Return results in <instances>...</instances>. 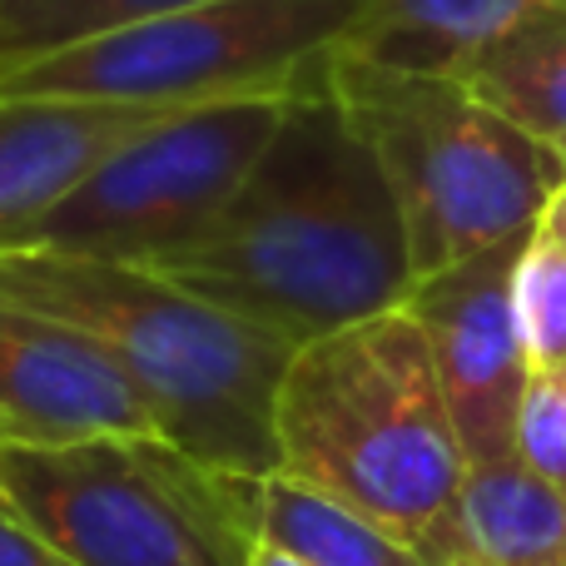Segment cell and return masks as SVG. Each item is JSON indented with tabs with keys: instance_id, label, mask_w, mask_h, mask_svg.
<instances>
[{
	"instance_id": "obj_1",
	"label": "cell",
	"mask_w": 566,
	"mask_h": 566,
	"mask_svg": "<svg viewBox=\"0 0 566 566\" xmlns=\"http://www.w3.org/2000/svg\"><path fill=\"white\" fill-rule=\"evenodd\" d=\"M149 269L293 348L402 308L418 283L398 199L328 70L283 99L274 139L214 224Z\"/></svg>"
},
{
	"instance_id": "obj_10",
	"label": "cell",
	"mask_w": 566,
	"mask_h": 566,
	"mask_svg": "<svg viewBox=\"0 0 566 566\" xmlns=\"http://www.w3.org/2000/svg\"><path fill=\"white\" fill-rule=\"evenodd\" d=\"M175 115L159 105L0 95V254L25 249L45 214L125 139Z\"/></svg>"
},
{
	"instance_id": "obj_13",
	"label": "cell",
	"mask_w": 566,
	"mask_h": 566,
	"mask_svg": "<svg viewBox=\"0 0 566 566\" xmlns=\"http://www.w3.org/2000/svg\"><path fill=\"white\" fill-rule=\"evenodd\" d=\"M532 6L547 0H363L343 50L398 70L458 75L482 40H492Z\"/></svg>"
},
{
	"instance_id": "obj_5",
	"label": "cell",
	"mask_w": 566,
	"mask_h": 566,
	"mask_svg": "<svg viewBox=\"0 0 566 566\" xmlns=\"http://www.w3.org/2000/svg\"><path fill=\"white\" fill-rule=\"evenodd\" d=\"M259 482L159 432L0 448V497L80 566H254Z\"/></svg>"
},
{
	"instance_id": "obj_17",
	"label": "cell",
	"mask_w": 566,
	"mask_h": 566,
	"mask_svg": "<svg viewBox=\"0 0 566 566\" xmlns=\"http://www.w3.org/2000/svg\"><path fill=\"white\" fill-rule=\"evenodd\" d=\"M512 458L552 488H566V368H542L527 378Z\"/></svg>"
},
{
	"instance_id": "obj_9",
	"label": "cell",
	"mask_w": 566,
	"mask_h": 566,
	"mask_svg": "<svg viewBox=\"0 0 566 566\" xmlns=\"http://www.w3.org/2000/svg\"><path fill=\"white\" fill-rule=\"evenodd\" d=\"M159 432L149 402L99 343L0 298V448Z\"/></svg>"
},
{
	"instance_id": "obj_8",
	"label": "cell",
	"mask_w": 566,
	"mask_h": 566,
	"mask_svg": "<svg viewBox=\"0 0 566 566\" xmlns=\"http://www.w3.org/2000/svg\"><path fill=\"white\" fill-rule=\"evenodd\" d=\"M527 234H512L482 254L418 279L402 298V308L418 318L428 338L468 468L512 458V438H517V408L532 368L517 303H512V274Z\"/></svg>"
},
{
	"instance_id": "obj_20",
	"label": "cell",
	"mask_w": 566,
	"mask_h": 566,
	"mask_svg": "<svg viewBox=\"0 0 566 566\" xmlns=\"http://www.w3.org/2000/svg\"><path fill=\"white\" fill-rule=\"evenodd\" d=\"M428 562H432V566H478V562L468 557V552H462V542H458V532H452V527L442 532V542L428 552Z\"/></svg>"
},
{
	"instance_id": "obj_18",
	"label": "cell",
	"mask_w": 566,
	"mask_h": 566,
	"mask_svg": "<svg viewBox=\"0 0 566 566\" xmlns=\"http://www.w3.org/2000/svg\"><path fill=\"white\" fill-rule=\"evenodd\" d=\"M0 566H80V562L65 557L50 537H40V532L0 497Z\"/></svg>"
},
{
	"instance_id": "obj_16",
	"label": "cell",
	"mask_w": 566,
	"mask_h": 566,
	"mask_svg": "<svg viewBox=\"0 0 566 566\" xmlns=\"http://www.w3.org/2000/svg\"><path fill=\"white\" fill-rule=\"evenodd\" d=\"M512 303H517L522 343H527V368H566V249L537 224L517 254Z\"/></svg>"
},
{
	"instance_id": "obj_15",
	"label": "cell",
	"mask_w": 566,
	"mask_h": 566,
	"mask_svg": "<svg viewBox=\"0 0 566 566\" xmlns=\"http://www.w3.org/2000/svg\"><path fill=\"white\" fill-rule=\"evenodd\" d=\"M195 0H0V65L35 60Z\"/></svg>"
},
{
	"instance_id": "obj_21",
	"label": "cell",
	"mask_w": 566,
	"mask_h": 566,
	"mask_svg": "<svg viewBox=\"0 0 566 566\" xmlns=\"http://www.w3.org/2000/svg\"><path fill=\"white\" fill-rule=\"evenodd\" d=\"M254 566H303V562H293L289 552H279V547H264V542H259V552H254Z\"/></svg>"
},
{
	"instance_id": "obj_6",
	"label": "cell",
	"mask_w": 566,
	"mask_h": 566,
	"mask_svg": "<svg viewBox=\"0 0 566 566\" xmlns=\"http://www.w3.org/2000/svg\"><path fill=\"white\" fill-rule=\"evenodd\" d=\"M363 0H195L139 25L0 65V95L199 109L289 99L348 45Z\"/></svg>"
},
{
	"instance_id": "obj_7",
	"label": "cell",
	"mask_w": 566,
	"mask_h": 566,
	"mask_svg": "<svg viewBox=\"0 0 566 566\" xmlns=\"http://www.w3.org/2000/svg\"><path fill=\"white\" fill-rule=\"evenodd\" d=\"M279 115L283 99H224L155 119L109 149L50 209L25 249L139 269L159 264L214 224L274 139Z\"/></svg>"
},
{
	"instance_id": "obj_2",
	"label": "cell",
	"mask_w": 566,
	"mask_h": 566,
	"mask_svg": "<svg viewBox=\"0 0 566 566\" xmlns=\"http://www.w3.org/2000/svg\"><path fill=\"white\" fill-rule=\"evenodd\" d=\"M0 298L99 343L149 402L159 438L234 478L279 472L274 398L293 343L155 269L55 249L0 254Z\"/></svg>"
},
{
	"instance_id": "obj_19",
	"label": "cell",
	"mask_w": 566,
	"mask_h": 566,
	"mask_svg": "<svg viewBox=\"0 0 566 566\" xmlns=\"http://www.w3.org/2000/svg\"><path fill=\"white\" fill-rule=\"evenodd\" d=\"M537 229H542V234H552V239H557V244L566 249V179L557 185V195L547 199V209L537 214Z\"/></svg>"
},
{
	"instance_id": "obj_12",
	"label": "cell",
	"mask_w": 566,
	"mask_h": 566,
	"mask_svg": "<svg viewBox=\"0 0 566 566\" xmlns=\"http://www.w3.org/2000/svg\"><path fill=\"white\" fill-rule=\"evenodd\" d=\"M452 532L478 566H566V488L517 458L472 462Z\"/></svg>"
},
{
	"instance_id": "obj_4",
	"label": "cell",
	"mask_w": 566,
	"mask_h": 566,
	"mask_svg": "<svg viewBox=\"0 0 566 566\" xmlns=\"http://www.w3.org/2000/svg\"><path fill=\"white\" fill-rule=\"evenodd\" d=\"M328 85L398 199L412 279L527 234L566 179L537 139L458 75L398 70L338 50Z\"/></svg>"
},
{
	"instance_id": "obj_14",
	"label": "cell",
	"mask_w": 566,
	"mask_h": 566,
	"mask_svg": "<svg viewBox=\"0 0 566 566\" xmlns=\"http://www.w3.org/2000/svg\"><path fill=\"white\" fill-rule=\"evenodd\" d=\"M259 542L303 566H432L428 552L392 527L283 472L259 482Z\"/></svg>"
},
{
	"instance_id": "obj_3",
	"label": "cell",
	"mask_w": 566,
	"mask_h": 566,
	"mask_svg": "<svg viewBox=\"0 0 566 566\" xmlns=\"http://www.w3.org/2000/svg\"><path fill=\"white\" fill-rule=\"evenodd\" d=\"M279 472L428 552L452 527L468 452L408 308L293 348L274 398Z\"/></svg>"
},
{
	"instance_id": "obj_11",
	"label": "cell",
	"mask_w": 566,
	"mask_h": 566,
	"mask_svg": "<svg viewBox=\"0 0 566 566\" xmlns=\"http://www.w3.org/2000/svg\"><path fill=\"white\" fill-rule=\"evenodd\" d=\"M458 80L566 169V0L507 20L462 60Z\"/></svg>"
}]
</instances>
